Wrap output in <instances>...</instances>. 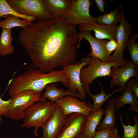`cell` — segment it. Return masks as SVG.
<instances>
[{"label":"cell","instance_id":"cell-31","mask_svg":"<svg viewBox=\"0 0 138 138\" xmlns=\"http://www.w3.org/2000/svg\"><path fill=\"white\" fill-rule=\"evenodd\" d=\"M117 47L116 41L113 40H109L106 45L107 50L109 54L110 55L113 51L116 50Z\"/></svg>","mask_w":138,"mask_h":138},{"label":"cell","instance_id":"cell-6","mask_svg":"<svg viewBox=\"0 0 138 138\" xmlns=\"http://www.w3.org/2000/svg\"><path fill=\"white\" fill-rule=\"evenodd\" d=\"M41 96L42 93L28 91L12 97L8 111L5 117L15 121L23 119L27 108L36 102L45 99Z\"/></svg>","mask_w":138,"mask_h":138},{"label":"cell","instance_id":"cell-15","mask_svg":"<svg viewBox=\"0 0 138 138\" xmlns=\"http://www.w3.org/2000/svg\"><path fill=\"white\" fill-rule=\"evenodd\" d=\"M118 25L108 26L98 23L81 24L79 25L80 31H93L96 38L100 40H116V34Z\"/></svg>","mask_w":138,"mask_h":138},{"label":"cell","instance_id":"cell-34","mask_svg":"<svg viewBox=\"0 0 138 138\" xmlns=\"http://www.w3.org/2000/svg\"><path fill=\"white\" fill-rule=\"evenodd\" d=\"M2 117L0 116V122H1L2 121Z\"/></svg>","mask_w":138,"mask_h":138},{"label":"cell","instance_id":"cell-25","mask_svg":"<svg viewBox=\"0 0 138 138\" xmlns=\"http://www.w3.org/2000/svg\"><path fill=\"white\" fill-rule=\"evenodd\" d=\"M132 117L134 122V125L131 126L128 123V125H126L123 123V117L121 115L119 116V118L124 130L123 138H138V116L134 115Z\"/></svg>","mask_w":138,"mask_h":138},{"label":"cell","instance_id":"cell-1","mask_svg":"<svg viewBox=\"0 0 138 138\" xmlns=\"http://www.w3.org/2000/svg\"><path fill=\"white\" fill-rule=\"evenodd\" d=\"M19 40L32 65L49 72L74 64L80 43L75 26L63 17L32 22L20 31Z\"/></svg>","mask_w":138,"mask_h":138},{"label":"cell","instance_id":"cell-19","mask_svg":"<svg viewBox=\"0 0 138 138\" xmlns=\"http://www.w3.org/2000/svg\"><path fill=\"white\" fill-rule=\"evenodd\" d=\"M116 98L108 101V105L104 111L105 116L102 121L98 125V131L102 129H112L115 127L116 122L115 105Z\"/></svg>","mask_w":138,"mask_h":138},{"label":"cell","instance_id":"cell-20","mask_svg":"<svg viewBox=\"0 0 138 138\" xmlns=\"http://www.w3.org/2000/svg\"><path fill=\"white\" fill-rule=\"evenodd\" d=\"M71 0H44L53 19L62 17L68 10Z\"/></svg>","mask_w":138,"mask_h":138},{"label":"cell","instance_id":"cell-28","mask_svg":"<svg viewBox=\"0 0 138 138\" xmlns=\"http://www.w3.org/2000/svg\"><path fill=\"white\" fill-rule=\"evenodd\" d=\"M118 133L116 127L112 129H103L96 132L93 138H116L118 135Z\"/></svg>","mask_w":138,"mask_h":138},{"label":"cell","instance_id":"cell-11","mask_svg":"<svg viewBox=\"0 0 138 138\" xmlns=\"http://www.w3.org/2000/svg\"><path fill=\"white\" fill-rule=\"evenodd\" d=\"M75 97L68 96L64 97L55 103L60 107L64 114L66 115L73 113L83 114L88 117L93 111L91 104L80 101Z\"/></svg>","mask_w":138,"mask_h":138},{"label":"cell","instance_id":"cell-24","mask_svg":"<svg viewBox=\"0 0 138 138\" xmlns=\"http://www.w3.org/2000/svg\"><path fill=\"white\" fill-rule=\"evenodd\" d=\"M5 18L3 20L0 21V27L2 29H10L18 27L25 28L32 22L27 20L21 19L20 17L12 15L4 16Z\"/></svg>","mask_w":138,"mask_h":138},{"label":"cell","instance_id":"cell-22","mask_svg":"<svg viewBox=\"0 0 138 138\" xmlns=\"http://www.w3.org/2000/svg\"><path fill=\"white\" fill-rule=\"evenodd\" d=\"M99 83L101 90V93L99 94L96 95L92 94L90 92L89 88L85 89L86 92L88 93L89 96L94 100L93 103L91 105L93 111L98 110L101 108L104 103L113 94L124 90L122 88L119 87L117 89H114L111 93L106 94L103 87L102 84L100 82H99Z\"/></svg>","mask_w":138,"mask_h":138},{"label":"cell","instance_id":"cell-23","mask_svg":"<svg viewBox=\"0 0 138 138\" xmlns=\"http://www.w3.org/2000/svg\"><path fill=\"white\" fill-rule=\"evenodd\" d=\"M118 5L116 8L110 13H106L96 17L97 23L106 25H118L121 20L122 13L119 10Z\"/></svg>","mask_w":138,"mask_h":138},{"label":"cell","instance_id":"cell-13","mask_svg":"<svg viewBox=\"0 0 138 138\" xmlns=\"http://www.w3.org/2000/svg\"><path fill=\"white\" fill-rule=\"evenodd\" d=\"M78 33L80 42L84 38L88 42L90 45L91 51L87 56L97 57L105 62H110L111 55L106 47V44L109 40L98 39L94 37L91 34L90 31L89 30L80 31Z\"/></svg>","mask_w":138,"mask_h":138},{"label":"cell","instance_id":"cell-7","mask_svg":"<svg viewBox=\"0 0 138 138\" xmlns=\"http://www.w3.org/2000/svg\"><path fill=\"white\" fill-rule=\"evenodd\" d=\"M92 2L90 0H71L68 10L62 17L75 26L96 23V17L89 13Z\"/></svg>","mask_w":138,"mask_h":138},{"label":"cell","instance_id":"cell-33","mask_svg":"<svg viewBox=\"0 0 138 138\" xmlns=\"http://www.w3.org/2000/svg\"><path fill=\"white\" fill-rule=\"evenodd\" d=\"M82 134L78 138H85L82 135Z\"/></svg>","mask_w":138,"mask_h":138},{"label":"cell","instance_id":"cell-4","mask_svg":"<svg viewBox=\"0 0 138 138\" xmlns=\"http://www.w3.org/2000/svg\"><path fill=\"white\" fill-rule=\"evenodd\" d=\"M91 57V61L88 66L83 68L80 72L81 82L85 90L89 88L93 80L97 78L106 76L110 77L112 67H124L130 60L124 58L106 63L101 61L97 57Z\"/></svg>","mask_w":138,"mask_h":138},{"label":"cell","instance_id":"cell-2","mask_svg":"<svg viewBox=\"0 0 138 138\" xmlns=\"http://www.w3.org/2000/svg\"><path fill=\"white\" fill-rule=\"evenodd\" d=\"M32 65L26 71L15 77L9 88L8 94L12 97L20 93L28 91L42 93L47 85L58 82L68 87L69 79L63 70L53 71L47 73L38 70Z\"/></svg>","mask_w":138,"mask_h":138},{"label":"cell","instance_id":"cell-14","mask_svg":"<svg viewBox=\"0 0 138 138\" xmlns=\"http://www.w3.org/2000/svg\"><path fill=\"white\" fill-rule=\"evenodd\" d=\"M87 118L77 113L68 115L63 130L57 138H78L83 132Z\"/></svg>","mask_w":138,"mask_h":138},{"label":"cell","instance_id":"cell-21","mask_svg":"<svg viewBox=\"0 0 138 138\" xmlns=\"http://www.w3.org/2000/svg\"><path fill=\"white\" fill-rule=\"evenodd\" d=\"M12 29H2L0 35V55L2 56L11 55L14 51Z\"/></svg>","mask_w":138,"mask_h":138},{"label":"cell","instance_id":"cell-17","mask_svg":"<svg viewBox=\"0 0 138 138\" xmlns=\"http://www.w3.org/2000/svg\"><path fill=\"white\" fill-rule=\"evenodd\" d=\"M58 85L52 83L47 85L45 87V91L41 96L44 99H47L52 103H54L59 99L68 96H71L76 98H82L78 93H73L69 91H64L63 89L57 88Z\"/></svg>","mask_w":138,"mask_h":138},{"label":"cell","instance_id":"cell-27","mask_svg":"<svg viewBox=\"0 0 138 138\" xmlns=\"http://www.w3.org/2000/svg\"><path fill=\"white\" fill-rule=\"evenodd\" d=\"M138 37L137 33L133 34L129 38L127 46L128 50L133 64L138 67V43L136 40Z\"/></svg>","mask_w":138,"mask_h":138},{"label":"cell","instance_id":"cell-36","mask_svg":"<svg viewBox=\"0 0 138 138\" xmlns=\"http://www.w3.org/2000/svg\"><path fill=\"white\" fill-rule=\"evenodd\" d=\"M1 125V122H0V125Z\"/></svg>","mask_w":138,"mask_h":138},{"label":"cell","instance_id":"cell-35","mask_svg":"<svg viewBox=\"0 0 138 138\" xmlns=\"http://www.w3.org/2000/svg\"><path fill=\"white\" fill-rule=\"evenodd\" d=\"M116 138H121L120 137L119 135H118L117 136Z\"/></svg>","mask_w":138,"mask_h":138},{"label":"cell","instance_id":"cell-8","mask_svg":"<svg viewBox=\"0 0 138 138\" xmlns=\"http://www.w3.org/2000/svg\"><path fill=\"white\" fill-rule=\"evenodd\" d=\"M91 57L86 56L82 59L80 62H78L63 67V70L66 75L69 79L67 90L71 92L78 93L84 101L86 95V92L81 82L80 74L81 69L88 65Z\"/></svg>","mask_w":138,"mask_h":138},{"label":"cell","instance_id":"cell-9","mask_svg":"<svg viewBox=\"0 0 138 138\" xmlns=\"http://www.w3.org/2000/svg\"><path fill=\"white\" fill-rule=\"evenodd\" d=\"M122 13L121 20L118 25L116 34V41L117 47L113 54L111 56L110 62L115 61L124 59L123 52L127 47L133 27L126 19L123 11L120 6Z\"/></svg>","mask_w":138,"mask_h":138},{"label":"cell","instance_id":"cell-3","mask_svg":"<svg viewBox=\"0 0 138 138\" xmlns=\"http://www.w3.org/2000/svg\"><path fill=\"white\" fill-rule=\"evenodd\" d=\"M56 106L55 103H51L47 99L34 103L26 111L21 128L29 129L34 127L33 134L37 137L39 128L41 127L52 114Z\"/></svg>","mask_w":138,"mask_h":138},{"label":"cell","instance_id":"cell-32","mask_svg":"<svg viewBox=\"0 0 138 138\" xmlns=\"http://www.w3.org/2000/svg\"><path fill=\"white\" fill-rule=\"evenodd\" d=\"M97 8L99 11L101 13L105 12V6L106 4L105 0H95Z\"/></svg>","mask_w":138,"mask_h":138},{"label":"cell","instance_id":"cell-29","mask_svg":"<svg viewBox=\"0 0 138 138\" xmlns=\"http://www.w3.org/2000/svg\"><path fill=\"white\" fill-rule=\"evenodd\" d=\"M11 98L6 100H4L0 97V116L5 117L7 114L11 101Z\"/></svg>","mask_w":138,"mask_h":138},{"label":"cell","instance_id":"cell-5","mask_svg":"<svg viewBox=\"0 0 138 138\" xmlns=\"http://www.w3.org/2000/svg\"><path fill=\"white\" fill-rule=\"evenodd\" d=\"M16 12L39 21L53 19L44 0H6Z\"/></svg>","mask_w":138,"mask_h":138},{"label":"cell","instance_id":"cell-16","mask_svg":"<svg viewBox=\"0 0 138 138\" xmlns=\"http://www.w3.org/2000/svg\"><path fill=\"white\" fill-rule=\"evenodd\" d=\"M129 81L127 82L125 91L122 94L116 98L115 105L116 112L124 105L129 104V110L138 113V101L131 90Z\"/></svg>","mask_w":138,"mask_h":138},{"label":"cell","instance_id":"cell-18","mask_svg":"<svg viewBox=\"0 0 138 138\" xmlns=\"http://www.w3.org/2000/svg\"><path fill=\"white\" fill-rule=\"evenodd\" d=\"M104 110L102 108L93 111L87 117L82 133L85 138H93L96 132L97 126L100 123Z\"/></svg>","mask_w":138,"mask_h":138},{"label":"cell","instance_id":"cell-12","mask_svg":"<svg viewBox=\"0 0 138 138\" xmlns=\"http://www.w3.org/2000/svg\"><path fill=\"white\" fill-rule=\"evenodd\" d=\"M133 77L138 79V67L135 66L130 60L123 67H113L111 69L110 77V86L112 88L118 85L124 90L129 79Z\"/></svg>","mask_w":138,"mask_h":138},{"label":"cell","instance_id":"cell-30","mask_svg":"<svg viewBox=\"0 0 138 138\" xmlns=\"http://www.w3.org/2000/svg\"><path fill=\"white\" fill-rule=\"evenodd\" d=\"M130 84L132 91L137 99H138V79L132 78L129 81Z\"/></svg>","mask_w":138,"mask_h":138},{"label":"cell","instance_id":"cell-26","mask_svg":"<svg viewBox=\"0 0 138 138\" xmlns=\"http://www.w3.org/2000/svg\"><path fill=\"white\" fill-rule=\"evenodd\" d=\"M12 15L32 22L36 20L35 18L19 14L11 7L6 0H0V18L3 16ZM1 20H0V21Z\"/></svg>","mask_w":138,"mask_h":138},{"label":"cell","instance_id":"cell-10","mask_svg":"<svg viewBox=\"0 0 138 138\" xmlns=\"http://www.w3.org/2000/svg\"><path fill=\"white\" fill-rule=\"evenodd\" d=\"M68 116L64 115L56 105L52 114L41 127L43 132L41 138H57L63 130Z\"/></svg>","mask_w":138,"mask_h":138}]
</instances>
